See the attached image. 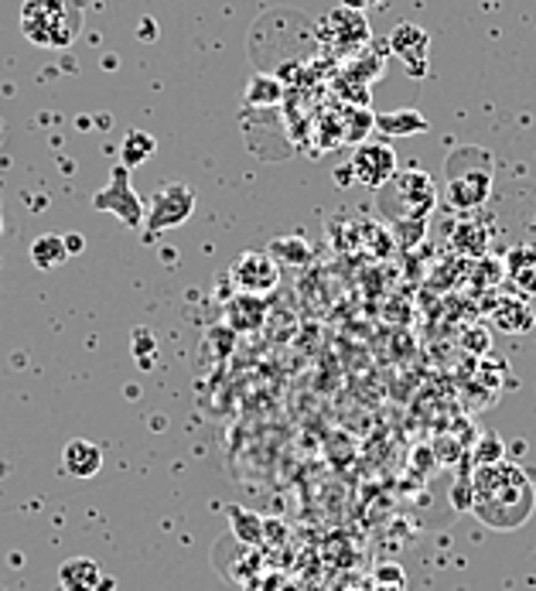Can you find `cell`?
<instances>
[{"instance_id": "1", "label": "cell", "mask_w": 536, "mask_h": 591, "mask_svg": "<svg viewBox=\"0 0 536 591\" xmlns=\"http://www.w3.org/2000/svg\"><path fill=\"white\" fill-rule=\"evenodd\" d=\"M536 510V489L523 465L509 459L482 462L472 475V513L488 530H519Z\"/></svg>"}, {"instance_id": "2", "label": "cell", "mask_w": 536, "mask_h": 591, "mask_svg": "<svg viewBox=\"0 0 536 591\" xmlns=\"http://www.w3.org/2000/svg\"><path fill=\"white\" fill-rule=\"evenodd\" d=\"M82 11L75 0H24L21 31L38 49H69L79 38Z\"/></svg>"}, {"instance_id": "3", "label": "cell", "mask_w": 536, "mask_h": 591, "mask_svg": "<svg viewBox=\"0 0 536 591\" xmlns=\"http://www.w3.org/2000/svg\"><path fill=\"white\" fill-rule=\"evenodd\" d=\"M434 206H437V189L431 174H424L421 168H400L380 196V209L390 216L393 226H404V222L427 226Z\"/></svg>"}, {"instance_id": "4", "label": "cell", "mask_w": 536, "mask_h": 591, "mask_svg": "<svg viewBox=\"0 0 536 591\" xmlns=\"http://www.w3.org/2000/svg\"><path fill=\"white\" fill-rule=\"evenodd\" d=\"M493 192V158L485 151L465 148L455 158H448V189L444 202L455 212H478Z\"/></svg>"}, {"instance_id": "5", "label": "cell", "mask_w": 536, "mask_h": 591, "mask_svg": "<svg viewBox=\"0 0 536 591\" xmlns=\"http://www.w3.org/2000/svg\"><path fill=\"white\" fill-rule=\"evenodd\" d=\"M195 212V192L185 181H168L151 196V209L144 212V230L154 233H168L178 230V226H185Z\"/></svg>"}, {"instance_id": "6", "label": "cell", "mask_w": 536, "mask_h": 591, "mask_svg": "<svg viewBox=\"0 0 536 591\" xmlns=\"http://www.w3.org/2000/svg\"><path fill=\"white\" fill-rule=\"evenodd\" d=\"M230 278H233L240 294L263 298V294H271L281 284V267L274 263V257L266 250H246V253L236 257Z\"/></svg>"}, {"instance_id": "7", "label": "cell", "mask_w": 536, "mask_h": 591, "mask_svg": "<svg viewBox=\"0 0 536 591\" xmlns=\"http://www.w3.org/2000/svg\"><path fill=\"white\" fill-rule=\"evenodd\" d=\"M396 171H400V161L390 141H363L352 154V178L366 189L380 192Z\"/></svg>"}, {"instance_id": "8", "label": "cell", "mask_w": 536, "mask_h": 591, "mask_svg": "<svg viewBox=\"0 0 536 591\" xmlns=\"http://www.w3.org/2000/svg\"><path fill=\"white\" fill-rule=\"evenodd\" d=\"M93 209H100V212H117V219L127 222V226H133V230H138V226H144V206H141L138 192H133V186H130V168L113 164L110 186H107L103 192H97Z\"/></svg>"}, {"instance_id": "9", "label": "cell", "mask_w": 536, "mask_h": 591, "mask_svg": "<svg viewBox=\"0 0 536 591\" xmlns=\"http://www.w3.org/2000/svg\"><path fill=\"white\" fill-rule=\"evenodd\" d=\"M322 38L338 52H360L363 44L373 38L363 11H352V8H335L325 21H322Z\"/></svg>"}, {"instance_id": "10", "label": "cell", "mask_w": 536, "mask_h": 591, "mask_svg": "<svg viewBox=\"0 0 536 591\" xmlns=\"http://www.w3.org/2000/svg\"><path fill=\"white\" fill-rule=\"evenodd\" d=\"M390 52L411 76H424L427 72V52H431V34L424 28L411 24V21L396 24L393 34H390Z\"/></svg>"}, {"instance_id": "11", "label": "cell", "mask_w": 536, "mask_h": 591, "mask_svg": "<svg viewBox=\"0 0 536 591\" xmlns=\"http://www.w3.org/2000/svg\"><path fill=\"white\" fill-rule=\"evenodd\" d=\"M462 216L465 219H458V226L452 230V247L465 257H482L488 247H493L496 230L482 216H472V212H462Z\"/></svg>"}, {"instance_id": "12", "label": "cell", "mask_w": 536, "mask_h": 591, "mask_svg": "<svg viewBox=\"0 0 536 591\" xmlns=\"http://www.w3.org/2000/svg\"><path fill=\"white\" fill-rule=\"evenodd\" d=\"M62 469L72 475V479H93L100 469H103V448L85 441V438H75L62 448Z\"/></svg>"}, {"instance_id": "13", "label": "cell", "mask_w": 536, "mask_h": 591, "mask_svg": "<svg viewBox=\"0 0 536 591\" xmlns=\"http://www.w3.org/2000/svg\"><path fill=\"white\" fill-rule=\"evenodd\" d=\"M533 322H536V314H533V308H529L526 298H513V294H509V298H503V301L496 304V311H493V325H496L499 332H509V335L529 332Z\"/></svg>"}, {"instance_id": "14", "label": "cell", "mask_w": 536, "mask_h": 591, "mask_svg": "<svg viewBox=\"0 0 536 591\" xmlns=\"http://www.w3.org/2000/svg\"><path fill=\"white\" fill-rule=\"evenodd\" d=\"M59 584L62 591H100L103 571L93 558H72L59 568Z\"/></svg>"}, {"instance_id": "15", "label": "cell", "mask_w": 536, "mask_h": 591, "mask_svg": "<svg viewBox=\"0 0 536 591\" xmlns=\"http://www.w3.org/2000/svg\"><path fill=\"white\" fill-rule=\"evenodd\" d=\"M509 281L523 291V294H536V247L529 243H519L506 253L503 260Z\"/></svg>"}, {"instance_id": "16", "label": "cell", "mask_w": 536, "mask_h": 591, "mask_svg": "<svg viewBox=\"0 0 536 591\" xmlns=\"http://www.w3.org/2000/svg\"><path fill=\"white\" fill-rule=\"evenodd\" d=\"M69 260V250H65V237L59 233H44L31 243V263L38 270H55Z\"/></svg>"}, {"instance_id": "17", "label": "cell", "mask_w": 536, "mask_h": 591, "mask_svg": "<svg viewBox=\"0 0 536 591\" xmlns=\"http://www.w3.org/2000/svg\"><path fill=\"white\" fill-rule=\"evenodd\" d=\"M284 100V82L271 72H256L246 82V103L250 107H277Z\"/></svg>"}, {"instance_id": "18", "label": "cell", "mask_w": 536, "mask_h": 591, "mask_svg": "<svg viewBox=\"0 0 536 591\" xmlns=\"http://www.w3.org/2000/svg\"><path fill=\"white\" fill-rule=\"evenodd\" d=\"M154 151H158V141L151 138V133L130 130L127 138H123V144H120V164L133 171V168H141L148 158H154Z\"/></svg>"}, {"instance_id": "19", "label": "cell", "mask_w": 536, "mask_h": 591, "mask_svg": "<svg viewBox=\"0 0 536 591\" xmlns=\"http://www.w3.org/2000/svg\"><path fill=\"white\" fill-rule=\"evenodd\" d=\"M373 123L386 133V138H407V133H421L427 130V120L417 113V110H396V113H383V117H373Z\"/></svg>"}, {"instance_id": "20", "label": "cell", "mask_w": 536, "mask_h": 591, "mask_svg": "<svg viewBox=\"0 0 536 591\" xmlns=\"http://www.w3.org/2000/svg\"><path fill=\"white\" fill-rule=\"evenodd\" d=\"M366 591H407V578L400 564H383L376 568V574L370 578Z\"/></svg>"}, {"instance_id": "21", "label": "cell", "mask_w": 536, "mask_h": 591, "mask_svg": "<svg viewBox=\"0 0 536 591\" xmlns=\"http://www.w3.org/2000/svg\"><path fill=\"white\" fill-rule=\"evenodd\" d=\"M65 250H69V257H75V253L85 250V240H82L79 233H69V237H65Z\"/></svg>"}, {"instance_id": "22", "label": "cell", "mask_w": 536, "mask_h": 591, "mask_svg": "<svg viewBox=\"0 0 536 591\" xmlns=\"http://www.w3.org/2000/svg\"><path fill=\"white\" fill-rule=\"evenodd\" d=\"M373 4H380V0H342V8H352V11H366Z\"/></svg>"}, {"instance_id": "23", "label": "cell", "mask_w": 536, "mask_h": 591, "mask_svg": "<svg viewBox=\"0 0 536 591\" xmlns=\"http://www.w3.org/2000/svg\"><path fill=\"white\" fill-rule=\"evenodd\" d=\"M0 230H4V219H0Z\"/></svg>"}, {"instance_id": "24", "label": "cell", "mask_w": 536, "mask_h": 591, "mask_svg": "<svg viewBox=\"0 0 536 591\" xmlns=\"http://www.w3.org/2000/svg\"><path fill=\"white\" fill-rule=\"evenodd\" d=\"M533 222H536V219H533Z\"/></svg>"}]
</instances>
